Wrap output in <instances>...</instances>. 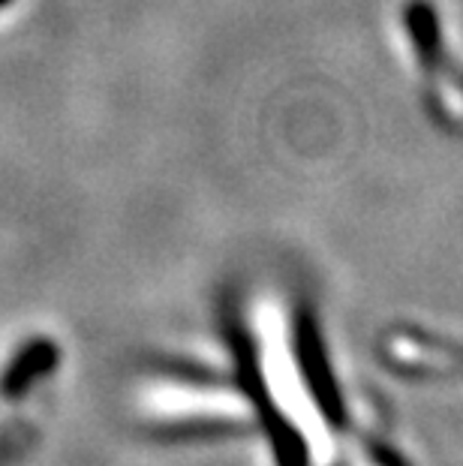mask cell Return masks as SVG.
<instances>
[{
  "instance_id": "obj_2",
  "label": "cell",
  "mask_w": 463,
  "mask_h": 466,
  "mask_svg": "<svg viewBox=\"0 0 463 466\" xmlns=\"http://www.w3.org/2000/svg\"><path fill=\"white\" fill-rule=\"evenodd\" d=\"M343 466H403V461L388 445L373 442V440H358V449L352 451V458Z\"/></svg>"
},
{
  "instance_id": "obj_1",
  "label": "cell",
  "mask_w": 463,
  "mask_h": 466,
  "mask_svg": "<svg viewBox=\"0 0 463 466\" xmlns=\"http://www.w3.org/2000/svg\"><path fill=\"white\" fill-rule=\"evenodd\" d=\"M382 361L416 382H463V343L418 329L388 331L382 340Z\"/></svg>"
}]
</instances>
